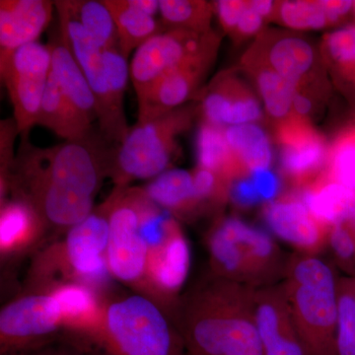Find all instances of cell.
Here are the masks:
<instances>
[{
  "label": "cell",
  "instance_id": "cell-4",
  "mask_svg": "<svg viewBox=\"0 0 355 355\" xmlns=\"http://www.w3.org/2000/svg\"><path fill=\"white\" fill-rule=\"evenodd\" d=\"M335 266L320 254L289 256L282 286L308 355H338V284Z\"/></svg>",
  "mask_w": 355,
  "mask_h": 355
},
{
  "label": "cell",
  "instance_id": "cell-14",
  "mask_svg": "<svg viewBox=\"0 0 355 355\" xmlns=\"http://www.w3.org/2000/svg\"><path fill=\"white\" fill-rule=\"evenodd\" d=\"M108 242L109 207L106 200L87 218L69 229L62 245L64 265L79 284L95 291V287L109 282Z\"/></svg>",
  "mask_w": 355,
  "mask_h": 355
},
{
  "label": "cell",
  "instance_id": "cell-42",
  "mask_svg": "<svg viewBox=\"0 0 355 355\" xmlns=\"http://www.w3.org/2000/svg\"><path fill=\"white\" fill-rule=\"evenodd\" d=\"M263 205L273 202L282 195V178L270 169L250 173Z\"/></svg>",
  "mask_w": 355,
  "mask_h": 355
},
{
  "label": "cell",
  "instance_id": "cell-19",
  "mask_svg": "<svg viewBox=\"0 0 355 355\" xmlns=\"http://www.w3.org/2000/svg\"><path fill=\"white\" fill-rule=\"evenodd\" d=\"M53 9L55 3L49 0H1L0 55L38 42L53 19Z\"/></svg>",
  "mask_w": 355,
  "mask_h": 355
},
{
  "label": "cell",
  "instance_id": "cell-25",
  "mask_svg": "<svg viewBox=\"0 0 355 355\" xmlns=\"http://www.w3.org/2000/svg\"><path fill=\"white\" fill-rule=\"evenodd\" d=\"M37 125L49 128L65 141H84L92 139L91 125L65 98L51 72L40 108Z\"/></svg>",
  "mask_w": 355,
  "mask_h": 355
},
{
  "label": "cell",
  "instance_id": "cell-2",
  "mask_svg": "<svg viewBox=\"0 0 355 355\" xmlns=\"http://www.w3.org/2000/svg\"><path fill=\"white\" fill-rule=\"evenodd\" d=\"M257 289L211 273L178 300L175 324L190 355H263Z\"/></svg>",
  "mask_w": 355,
  "mask_h": 355
},
{
  "label": "cell",
  "instance_id": "cell-22",
  "mask_svg": "<svg viewBox=\"0 0 355 355\" xmlns=\"http://www.w3.org/2000/svg\"><path fill=\"white\" fill-rule=\"evenodd\" d=\"M320 53L336 87L355 112V22L324 34Z\"/></svg>",
  "mask_w": 355,
  "mask_h": 355
},
{
  "label": "cell",
  "instance_id": "cell-20",
  "mask_svg": "<svg viewBox=\"0 0 355 355\" xmlns=\"http://www.w3.org/2000/svg\"><path fill=\"white\" fill-rule=\"evenodd\" d=\"M190 266V245L179 226L161 246L148 252L146 282L170 304L183 288Z\"/></svg>",
  "mask_w": 355,
  "mask_h": 355
},
{
  "label": "cell",
  "instance_id": "cell-3",
  "mask_svg": "<svg viewBox=\"0 0 355 355\" xmlns=\"http://www.w3.org/2000/svg\"><path fill=\"white\" fill-rule=\"evenodd\" d=\"M60 20V39L83 70L94 95L102 139L120 146L130 127L123 99L130 74L128 58L120 48L103 50L70 12L65 0L53 1Z\"/></svg>",
  "mask_w": 355,
  "mask_h": 355
},
{
  "label": "cell",
  "instance_id": "cell-39",
  "mask_svg": "<svg viewBox=\"0 0 355 355\" xmlns=\"http://www.w3.org/2000/svg\"><path fill=\"white\" fill-rule=\"evenodd\" d=\"M336 266L355 275V224L343 222L329 229L328 246Z\"/></svg>",
  "mask_w": 355,
  "mask_h": 355
},
{
  "label": "cell",
  "instance_id": "cell-36",
  "mask_svg": "<svg viewBox=\"0 0 355 355\" xmlns=\"http://www.w3.org/2000/svg\"><path fill=\"white\" fill-rule=\"evenodd\" d=\"M326 175L331 181L355 191V116L336 132L330 144Z\"/></svg>",
  "mask_w": 355,
  "mask_h": 355
},
{
  "label": "cell",
  "instance_id": "cell-34",
  "mask_svg": "<svg viewBox=\"0 0 355 355\" xmlns=\"http://www.w3.org/2000/svg\"><path fill=\"white\" fill-rule=\"evenodd\" d=\"M70 12L103 50L119 48L118 33L111 11L104 1L65 0Z\"/></svg>",
  "mask_w": 355,
  "mask_h": 355
},
{
  "label": "cell",
  "instance_id": "cell-1",
  "mask_svg": "<svg viewBox=\"0 0 355 355\" xmlns=\"http://www.w3.org/2000/svg\"><path fill=\"white\" fill-rule=\"evenodd\" d=\"M22 137L8 191L38 212L44 223L71 228L92 214L96 193L110 176L113 151L97 139L33 146Z\"/></svg>",
  "mask_w": 355,
  "mask_h": 355
},
{
  "label": "cell",
  "instance_id": "cell-8",
  "mask_svg": "<svg viewBox=\"0 0 355 355\" xmlns=\"http://www.w3.org/2000/svg\"><path fill=\"white\" fill-rule=\"evenodd\" d=\"M142 189L116 188L109 207L107 263L114 279L125 284L146 280L148 247L139 233Z\"/></svg>",
  "mask_w": 355,
  "mask_h": 355
},
{
  "label": "cell",
  "instance_id": "cell-43",
  "mask_svg": "<svg viewBox=\"0 0 355 355\" xmlns=\"http://www.w3.org/2000/svg\"><path fill=\"white\" fill-rule=\"evenodd\" d=\"M128 3L146 15L155 17L160 13V0H128Z\"/></svg>",
  "mask_w": 355,
  "mask_h": 355
},
{
  "label": "cell",
  "instance_id": "cell-6",
  "mask_svg": "<svg viewBox=\"0 0 355 355\" xmlns=\"http://www.w3.org/2000/svg\"><path fill=\"white\" fill-rule=\"evenodd\" d=\"M97 338L114 355H190L175 321L153 299L139 294L105 308Z\"/></svg>",
  "mask_w": 355,
  "mask_h": 355
},
{
  "label": "cell",
  "instance_id": "cell-37",
  "mask_svg": "<svg viewBox=\"0 0 355 355\" xmlns=\"http://www.w3.org/2000/svg\"><path fill=\"white\" fill-rule=\"evenodd\" d=\"M336 352L355 355V275L338 279Z\"/></svg>",
  "mask_w": 355,
  "mask_h": 355
},
{
  "label": "cell",
  "instance_id": "cell-30",
  "mask_svg": "<svg viewBox=\"0 0 355 355\" xmlns=\"http://www.w3.org/2000/svg\"><path fill=\"white\" fill-rule=\"evenodd\" d=\"M198 167L216 173L229 182L248 176L249 172L231 150L226 139L225 128L200 121L196 139Z\"/></svg>",
  "mask_w": 355,
  "mask_h": 355
},
{
  "label": "cell",
  "instance_id": "cell-21",
  "mask_svg": "<svg viewBox=\"0 0 355 355\" xmlns=\"http://www.w3.org/2000/svg\"><path fill=\"white\" fill-rule=\"evenodd\" d=\"M350 14V0H286L277 1L272 21L296 31H317L342 25Z\"/></svg>",
  "mask_w": 355,
  "mask_h": 355
},
{
  "label": "cell",
  "instance_id": "cell-16",
  "mask_svg": "<svg viewBox=\"0 0 355 355\" xmlns=\"http://www.w3.org/2000/svg\"><path fill=\"white\" fill-rule=\"evenodd\" d=\"M261 214L268 231L297 253L321 254L327 249L330 228L315 218L297 191L287 190L266 203Z\"/></svg>",
  "mask_w": 355,
  "mask_h": 355
},
{
  "label": "cell",
  "instance_id": "cell-44",
  "mask_svg": "<svg viewBox=\"0 0 355 355\" xmlns=\"http://www.w3.org/2000/svg\"><path fill=\"white\" fill-rule=\"evenodd\" d=\"M354 16L355 18V1H354Z\"/></svg>",
  "mask_w": 355,
  "mask_h": 355
},
{
  "label": "cell",
  "instance_id": "cell-29",
  "mask_svg": "<svg viewBox=\"0 0 355 355\" xmlns=\"http://www.w3.org/2000/svg\"><path fill=\"white\" fill-rule=\"evenodd\" d=\"M50 292L62 308L64 327L98 336L104 309L100 308L94 289L71 282L60 284Z\"/></svg>",
  "mask_w": 355,
  "mask_h": 355
},
{
  "label": "cell",
  "instance_id": "cell-13",
  "mask_svg": "<svg viewBox=\"0 0 355 355\" xmlns=\"http://www.w3.org/2000/svg\"><path fill=\"white\" fill-rule=\"evenodd\" d=\"M275 137L279 146L282 180L289 191H300L326 172L330 142L312 121L291 114L275 123Z\"/></svg>",
  "mask_w": 355,
  "mask_h": 355
},
{
  "label": "cell",
  "instance_id": "cell-26",
  "mask_svg": "<svg viewBox=\"0 0 355 355\" xmlns=\"http://www.w3.org/2000/svg\"><path fill=\"white\" fill-rule=\"evenodd\" d=\"M214 4L223 31L235 43H241L256 39L266 29V23L272 21L277 1L219 0Z\"/></svg>",
  "mask_w": 355,
  "mask_h": 355
},
{
  "label": "cell",
  "instance_id": "cell-41",
  "mask_svg": "<svg viewBox=\"0 0 355 355\" xmlns=\"http://www.w3.org/2000/svg\"><path fill=\"white\" fill-rule=\"evenodd\" d=\"M229 202L241 209H252L263 203L250 174L231 182L229 186Z\"/></svg>",
  "mask_w": 355,
  "mask_h": 355
},
{
  "label": "cell",
  "instance_id": "cell-35",
  "mask_svg": "<svg viewBox=\"0 0 355 355\" xmlns=\"http://www.w3.org/2000/svg\"><path fill=\"white\" fill-rule=\"evenodd\" d=\"M163 25L168 29L205 34L212 31L214 2L202 0H160Z\"/></svg>",
  "mask_w": 355,
  "mask_h": 355
},
{
  "label": "cell",
  "instance_id": "cell-28",
  "mask_svg": "<svg viewBox=\"0 0 355 355\" xmlns=\"http://www.w3.org/2000/svg\"><path fill=\"white\" fill-rule=\"evenodd\" d=\"M241 70L253 81L266 114L275 123L291 116L296 89L293 84L272 67L246 53L242 55Z\"/></svg>",
  "mask_w": 355,
  "mask_h": 355
},
{
  "label": "cell",
  "instance_id": "cell-11",
  "mask_svg": "<svg viewBox=\"0 0 355 355\" xmlns=\"http://www.w3.org/2000/svg\"><path fill=\"white\" fill-rule=\"evenodd\" d=\"M62 308L51 292L23 296L0 312L2 355H20L43 349L64 328Z\"/></svg>",
  "mask_w": 355,
  "mask_h": 355
},
{
  "label": "cell",
  "instance_id": "cell-40",
  "mask_svg": "<svg viewBox=\"0 0 355 355\" xmlns=\"http://www.w3.org/2000/svg\"><path fill=\"white\" fill-rule=\"evenodd\" d=\"M20 135L17 123L13 119H7L0 123V189L1 202L8 191V180L16 154L13 153L16 137Z\"/></svg>",
  "mask_w": 355,
  "mask_h": 355
},
{
  "label": "cell",
  "instance_id": "cell-15",
  "mask_svg": "<svg viewBox=\"0 0 355 355\" xmlns=\"http://www.w3.org/2000/svg\"><path fill=\"white\" fill-rule=\"evenodd\" d=\"M196 100L202 121L217 127L258 123L263 119L260 98L235 69L220 72Z\"/></svg>",
  "mask_w": 355,
  "mask_h": 355
},
{
  "label": "cell",
  "instance_id": "cell-32",
  "mask_svg": "<svg viewBox=\"0 0 355 355\" xmlns=\"http://www.w3.org/2000/svg\"><path fill=\"white\" fill-rule=\"evenodd\" d=\"M103 1L113 16L118 33L119 48L127 58L149 39L166 30L161 28L155 17L133 8L128 0Z\"/></svg>",
  "mask_w": 355,
  "mask_h": 355
},
{
  "label": "cell",
  "instance_id": "cell-45",
  "mask_svg": "<svg viewBox=\"0 0 355 355\" xmlns=\"http://www.w3.org/2000/svg\"><path fill=\"white\" fill-rule=\"evenodd\" d=\"M103 355H114V354H110V352H107V354H103Z\"/></svg>",
  "mask_w": 355,
  "mask_h": 355
},
{
  "label": "cell",
  "instance_id": "cell-7",
  "mask_svg": "<svg viewBox=\"0 0 355 355\" xmlns=\"http://www.w3.org/2000/svg\"><path fill=\"white\" fill-rule=\"evenodd\" d=\"M197 116L196 101L153 120L137 121L113 153L110 177L116 188H127L135 180H153L171 169L178 139L190 130Z\"/></svg>",
  "mask_w": 355,
  "mask_h": 355
},
{
  "label": "cell",
  "instance_id": "cell-24",
  "mask_svg": "<svg viewBox=\"0 0 355 355\" xmlns=\"http://www.w3.org/2000/svg\"><path fill=\"white\" fill-rule=\"evenodd\" d=\"M144 191L155 205L171 212L177 219L189 220L202 214L191 171L171 168L151 180Z\"/></svg>",
  "mask_w": 355,
  "mask_h": 355
},
{
  "label": "cell",
  "instance_id": "cell-17",
  "mask_svg": "<svg viewBox=\"0 0 355 355\" xmlns=\"http://www.w3.org/2000/svg\"><path fill=\"white\" fill-rule=\"evenodd\" d=\"M218 51H211L191 60L166 74L144 93L137 96L139 120L146 121L174 111L197 99L202 84Z\"/></svg>",
  "mask_w": 355,
  "mask_h": 355
},
{
  "label": "cell",
  "instance_id": "cell-33",
  "mask_svg": "<svg viewBox=\"0 0 355 355\" xmlns=\"http://www.w3.org/2000/svg\"><path fill=\"white\" fill-rule=\"evenodd\" d=\"M231 150L248 172L270 169L272 148L270 137L258 123H244L225 128Z\"/></svg>",
  "mask_w": 355,
  "mask_h": 355
},
{
  "label": "cell",
  "instance_id": "cell-38",
  "mask_svg": "<svg viewBox=\"0 0 355 355\" xmlns=\"http://www.w3.org/2000/svg\"><path fill=\"white\" fill-rule=\"evenodd\" d=\"M196 197L203 212L218 211L229 202L230 183L216 173L197 167L191 171Z\"/></svg>",
  "mask_w": 355,
  "mask_h": 355
},
{
  "label": "cell",
  "instance_id": "cell-18",
  "mask_svg": "<svg viewBox=\"0 0 355 355\" xmlns=\"http://www.w3.org/2000/svg\"><path fill=\"white\" fill-rule=\"evenodd\" d=\"M254 314L263 355H308L282 282L257 289Z\"/></svg>",
  "mask_w": 355,
  "mask_h": 355
},
{
  "label": "cell",
  "instance_id": "cell-23",
  "mask_svg": "<svg viewBox=\"0 0 355 355\" xmlns=\"http://www.w3.org/2000/svg\"><path fill=\"white\" fill-rule=\"evenodd\" d=\"M296 191L311 214L327 227L343 222L355 223V191L331 181L326 172L309 186Z\"/></svg>",
  "mask_w": 355,
  "mask_h": 355
},
{
  "label": "cell",
  "instance_id": "cell-31",
  "mask_svg": "<svg viewBox=\"0 0 355 355\" xmlns=\"http://www.w3.org/2000/svg\"><path fill=\"white\" fill-rule=\"evenodd\" d=\"M46 225L29 203L13 198L1 203L0 245L3 254H11L28 246Z\"/></svg>",
  "mask_w": 355,
  "mask_h": 355
},
{
  "label": "cell",
  "instance_id": "cell-27",
  "mask_svg": "<svg viewBox=\"0 0 355 355\" xmlns=\"http://www.w3.org/2000/svg\"><path fill=\"white\" fill-rule=\"evenodd\" d=\"M51 72L57 79L62 94L79 114L92 125L97 120V108L92 90L84 76L83 70L74 60L62 39L50 44Z\"/></svg>",
  "mask_w": 355,
  "mask_h": 355
},
{
  "label": "cell",
  "instance_id": "cell-5",
  "mask_svg": "<svg viewBox=\"0 0 355 355\" xmlns=\"http://www.w3.org/2000/svg\"><path fill=\"white\" fill-rule=\"evenodd\" d=\"M212 275L259 289L284 280L288 258L268 232L237 216L217 219L207 236Z\"/></svg>",
  "mask_w": 355,
  "mask_h": 355
},
{
  "label": "cell",
  "instance_id": "cell-12",
  "mask_svg": "<svg viewBox=\"0 0 355 355\" xmlns=\"http://www.w3.org/2000/svg\"><path fill=\"white\" fill-rule=\"evenodd\" d=\"M245 53L272 67L296 89L331 87L321 53L295 33L265 29Z\"/></svg>",
  "mask_w": 355,
  "mask_h": 355
},
{
  "label": "cell",
  "instance_id": "cell-9",
  "mask_svg": "<svg viewBox=\"0 0 355 355\" xmlns=\"http://www.w3.org/2000/svg\"><path fill=\"white\" fill-rule=\"evenodd\" d=\"M51 69L50 44L35 42L0 55V74L11 103L21 137L38 123L40 108Z\"/></svg>",
  "mask_w": 355,
  "mask_h": 355
},
{
  "label": "cell",
  "instance_id": "cell-10",
  "mask_svg": "<svg viewBox=\"0 0 355 355\" xmlns=\"http://www.w3.org/2000/svg\"><path fill=\"white\" fill-rule=\"evenodd\" d=\"M220 42V36L214 30L198 34L166 29L149 39L135 51L130 64V79L137 96L193 58L218 51Z\"/></svg>",
  "mask_w": 355,
  "mask_h": 355
}]
</instances>
